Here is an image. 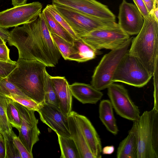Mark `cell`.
Returning <instances> with one entry per match:
<instances>
[{
	"mask_svg": "<svg viewBox=\"0 0 158 158\" xmlns=\"http://www.w3.org/2000/svg\"><path fill=\"white\" fill-rule=\"evenodd\" d=\"M8 43L17 49L18 59L37 61L47 67H55L61 56L42 13L34 21L13 29Z\"/></svg>",
	"mask_w": 158,
	"mask_h": 158,
	"instance_id": "cell-1",
	"label": "cell"
},
{
	"mask_svg": "<svg viewBox=\"0 0 158 158\" xmlns=\"http://www.w3.org/2000/svg\"><path fill=\"white\" fill-rule=\"evenodd\" d=\"M17 66L7 77L25 95L44 103V73L47 67L39 61L18 59Z\"/></svg>",
	"mask_w": 158,
	"mask_h": 158,
	"instance_id": "cell-2",
	"label": "cell"
},
{
	"mask_svg": "<svg viewBox=\"0 0 158 158\" xmlns=\"http://www.w3.org/2000/svg\"><path fill=\"white\" fill-rule=\"evenodd\" d=\"M158 22L150 14L144 18L142 29L132 38L129 53L153 74L158 64Z\"/></svg>",
	"mask_w": 158,
	"mask_h": 158,
	"instance_id": "cell-3",
	"label": "cell"
},
{
	"mask_svg": "<svg viewBox=\"0 0 158 158\" xmlns=\"http://www.w3.org/2000/svg\"><path fill=\"white\" fill-rule=\"evenodd\" d=\"M137 158H158V111H145L137 121Z\"/></svg>",
	"mask_w": 158,
	"mask_h": 158,
	"instance_id": "cell-4",
	"label": "cell"
},
{
	"mask_svg": "<svg viewBox=\"0 0 158 158\" xmlns=\"http://www.w3.org/2000/svg\"><path fill=\"white\" fill-rule=\"evenodd\" d=\"M133 37L122 45L111 50L102 58L95 68L92 77L91 85L101 91L113 83L114 74L122 60L128 52Z\"/></svg>",
	"mask_w": 158,
	"mask_h": 158,
	"instance_id": "cell-5",
	"label": "cell"
},
{
	"mask_svg": "<svg viewBox=\"0 0 158 158\" xmlns=\"http://www.w3.org/2000/svg\"><path fill=\"white\" fill-rule=\"evenodd\" d=\"M52 4L79 37L93 30L117 23L115 21L90 16L55 2H52Z\"/></svg>",
	"mask_w": 158,
	"mask_h": 158,
	"instance_id": "cell-6",
	"label": "cell"
},
{
	"mask_svg": "<svg viewBox=\"0 0 158 158\" xmlns=\"http://www.w3.org/2000/svg\"><path fill=\"white\" fill-rule=\"evenodd\" d=\"M79 38L96 50L105 49L111 50L119 47L130 37L116 23L93 30Z\"/></svg>",
	"mask_w": 158,
	"mask_h": 158,
	"instance_id": "cell-7",
	"label": "cell"
},
{
	"mask_svg": "<svg viewBox=\"0 0 158 158\" xmlns=\"http://www.w3.org/2000/svg\"><path fill=\"white\" fill-rule=\"evenodd\" d=\"M152 77L153 74L128 52L116 69L113 82H120L141 88L146 85Z\"/></svg>",
	"mask_w": 158,
	"mask_h": 158,
	"instance_id": "cell-8",
	"label": "cell"
},
{
	"mask_svg": "<svg viewBox=\"0 0 158 158\" xmlns=\"http://www.w3.org/2000/svg\"><path fill=\"white\" fill-rule=\"evenodd\" d=\"M42 8L40 2H35L0 12V27L6 29L34 21L41 13Z\"/></svg>",
	"mask_w": 158,
	"mask_h": 158,
	"instance_id": "cell-9",
	"label": "cell"
},
{
	"mask_svg": "<svg viewBox=\"0 0 158 158\" xmlns=\"http://www.w3.org/2000/svg\"><path fill=\"white\" fill-rule=\"evenodd\" d=\"M107 89V95L117 114L133 122L137 120L140 116L139 110L131 99L127 89L114 82Z\"/></svg>",
	"mask_w": 158,
	"mask_h": 158,
	"instance_id": "cell-10",
	"label": "cell"
},
{
	"mask_svg": "<svg viewBox=\"0 0 158 158\" xmlns=\"http://www.w3.org/2000/svg\"><path fill=\"white\" fill-rule=\"evenodd\" d=\"M14 102L19 112L21 120L18 137L29 152L33 154V147L39 141L40 134L37 126L38 120L35 116V111L28 110L19 103Z\"/></svg>",
	"mask_w": 158,
	"mask_h": 158,
	"instance_id": "cell-11",
	"label": "cell"
},
{
	"mask_svg": "<svg viewBox=\"0 0 158 158\" xmlns=\"http://www.w3.org/2000/svg\"><path fill=\"white\" fill-rule=\"evenodd\" d=\"M40 119L56 134L71 137L68 116L63 113L59 107L44 103L38 112Z\"/></svg>",
	"mask_w": 158,
	"mask_h": 158,
	"instance_id": "cell-12",
	"label": "cell"
},
{
	"mask_svg": "<svg viewBox=\"0 0 158 158\" xmlns=\"http://www.w3.org/2000/svg\"><path fill=\"white\" fill-rule=\"evenodd\" d=\"M118 18V24L129 35H137L144 23V18L135 5L126 0L119 6Z\"/></svg>",
	"mask_w": 158,
	"mask_h": 158,
	"instance_id": "cell-13",
	"label": "cell"
},
{
	"mask_svg": "<svg viewBox=\"0 0 158 158\" xmlns=\"http://www.w3.org/2000/svg\"><path fill=\"white\" fill-rule=\"evenodd\" d=\"M52 2L90 16L115 21V15L107 6L96 0H52Z\"/></svg>",
	"mask_w": 158,
	"mask_h": 158,
	"instance_id": "cell-14",
	"label": "cell"
},
{
	"mask_svg": "<svg viewBox=\"0 0 158 158\" xmlns=\"http://www.w3.org/2000/svg\"><path fill=\"white\" fill-rule=\"evenodd\" d=\"M74 115L92 154L95 158L102 157V146L100 139L90 120L85 116L74 111Z\"/></svg>",
	"mask_w": 158,
	"mask_h": 158,
	"instance_id": "cell-15",
	"label": "cell"
},
{
	"mask_svg": "<svg viewBox=\"0 0 158 158\" xmlns=\"http://www.w3.org/2000/svg\"><path fill=\"white\" fill-rule=\"evenodd\" d=\"M50 78L58 99L61 111L68 116L72 111V95L69 85L64 77L52 76Z\"/></svg>",
	"mask_w": 158,
	"mask_h": 158,
	"instance_id": "cell-16",
	"label": "cell"
},
{
	"mask_svg": "<svg viewBox=\"0 0 158 158\" xmlns=\"http://www.w3.org/2000/svg\"><path fill=\"white\" fill-rule=\"evenodd\" d=\"M71 138L74 141L79 152L80 158H95L89 147L86 139L72 111L68 116Z\"/></svg>",
	"mask_w": 158,
	"mask_h": 158,
	"instance_id": "cell-17",
	"label": "cell"
},
{
	"mask_svg": "<svg viewBox=\"0 0 158 158\" xmlns=\"http://www.w3.org/2000/svg\"><path fill=\"white\" fill-rule=\"evenodd\" d=\"M69 87L72 96L83 104H96L103 95L100 91L89 84L75 82Z\"/></svg>",
	"mask_w": 158,
	"mask_h": 158,
	"instance_id": "cell-18",
	"label": "cell"
},
{
	"mask_svg": "<svg viewBox=\"0 0 158 158\" xmlns=\"http://www.w3.org/2000/svg\"><path fill=\"white\" fill-rule=\"evenodd\" d=\"M138 143L135 121L127 136L119 143L117 148V158H137Z\"/></svg>",
	"mask_w": 158,
	"mask_h": 158,
	"instance_id": "cell-19",
	"label": "cell"
},
{
	"mask_svg": "<svg viewBox=\"0 0 158 158\" xmlns=\"http://www.w3.org/2000/svg\"><path fill=\"white\" fill-rule=\"evenodd\" d=\"M113 109L109 100H102L99 105V117L107 129L113 135H116L118 130L114 114Z\"/></svg>",
	"mask_w": 158,
	"mask_h": 158,
	"instance_id": "cell-20",
	"label": "cell"
},
{
	"mask_svg": "<svg viewBox=\"0 0 158 158\" xmlns=\"http://www.w3.org/2000/svg\"><path fill=\"white\" fill-rule=\"evenodd\" d=\"M73 44L77 52L71 60L83 62L95 58L98 55L102 53L99 50H96L84 42L80 38L74 39Z\"/></svg>",
	"mask_w": 158,
	"mask_h": 158,
	"instance_id": "cell-21",
	"label": "cell"
},
{
	"mask_svg": "<svg viewBox=\"0 0 158 158\" xmlns=\"http://www.w3.org/2000/svg\"><path fill=\"white\" fill-rule=\"evenodd\" d=\"M8 98L0 95V134L3 139H10L15 134L6 113Z\"/></svg>",
	"mask_w": 158,
	"mask_h": 158,
	"instance_id": "cell-22",
	"label": "cell"
},
{
	"mask_svg": "<svg viewBox=\"0 0 158 158\" xmlns=\"http://www.w3.org/2000/svg\"><path fill=\"white\" fill-rule=\"evenodd\" d=\"M42 13L50 32L54 34L68 42L73 44L74 39L54 18L45 8L43 9Z\"/></svg>",
	"mask_w": 158,
	"mask_h": 158,
	"instance_id": "cell-23",
	"label": "cell"
},
{
	"mask_svg": "<svg viewBox=\"0 0 158 158\" xmlns=\"http://www.w3.org/2000/svg\"><path fill=\"white\" fill-rule=\"evenodd\" d=\"M61 151V158H80L76 145L71 137H65L56 134Z\"/></svg>",
	"mask_w": 158,
	"mask_h": 158,
	"instance_id": "cell-24",
	"label": "cell"
},
{
	"mask_svg": "<svg viewBox=\"0 0 158 158\" xmlns=\"http://www.w3.org/2000/svg\"><path fill=\"white\" fill-rule=\"evenodd\" d=\"M52 38L65 60H71L77 52L73 44L66 41L60 36L50 32Z\"/></svg>",
	"mask_w": 158,
	"mask_h": 158,
	"instance_id": "cell-25",
	"label": "cell"
},
{
	"mask_svg": "<svg viewBox=\"0 0 158 158\" xmlns=\"http://www.w3.org/2000/svg\"><path fill=\"white\" fill-rule=\"evenodd\" d=\"M51 76L46 69L44 73V101L45 104L59 107V104L56 94L53 86Z\"/></svg>",
	"mask_w": 158,
	"mask_h": 158,
	"instance_id": "cell-26",
	"label": "cell"
},
{
	"mask_svg": "<svg viewBox=\"0 0 158 158\" xmlns=\"http://www.w3.org/2000/svg\"><path fill=\"white\" fill-rule=\"evenodd\" d=\"M5 97L10 98L13 101L24 106L28 110L38 112L43 103H40L34 100L27 98L10 94Z\"/></svg>",
	"mask_w": 158,
	"mask_h": 158,
	"instance_id": "cell-27",
	"label": "cell"
},
{
	"mask_svg": "<svg viewBox=\"0 0 158 158\" xmlns=\"http://www.w3.org/2000/svg\"><path fill=\"white\" fill-rule=\"evenodd\" d=\"M6 113L12 127L16 128L19 131L21 126V120L19 114L15 106L14 101L9 98H8Z\"/></svg>",
	"mask_w": 158,
	"mask_h": 158,
	"instance_id": "cell-28",
	"label": "cell"
},
{
	"mask_svg": "<svg viewBox=\"0 0 158 158\" xmlns=\"http://www.w3.org/2000/svg\"><path fill=\"white\" fill-rule=\"evenodd\" d=\"M45 8L51 14L54 18L72 35L74 39H77L79 38L67 21L59 14L53 4L47 5Z\"/></svg>",
	"mask_w": 158,
	"mask_h": 158,
	"instance_id": "cell-29",
	"label": "cell"
},
{
	"mask_svg": "<svg viewBox=\"0 0 158 158\" xmlns=\"http://www.w3.org/2000/svg\"><path fill=\"white\" fill-rule=\"evenodd\" d=\"M0 87L4 96L12 94L23 97L29 98L15 85L10 81L7 77L0 79Z\"/></svg>",
	"mask_w": 158,
	"mask_h": 158,
	"instance_id": "cell-30",
	"label": "cell"
},
{
	"mask_svg": "<svg viewBox=\"0 0 158 158\" xmlns=\"http://www.w3.org/2000/svg\"><path fill=\"white\" fill-rule=\"evenodd\" d=\"M5 150V158H21L12 139H3Z\"/></svg>",
	"mask_w": 158,
	"mask_h": 158,
	"instance_id": "cell-31",
	"label": "cell"
},
{
	"mask_svg": "<svg viewBox=\"0 0 158 158\" xmlns=\"http://www.w3.org/2000/svg\"><path fill=\"white\" fill-rule=\"evenodd\" d=\"M14 143L17 148L21 158H32L33 155L26 148L21 140L15 134L12 137Z\"/></svg>",
	"mask_w": 158,
	"mask_h": 158,
	"instance_id": "cell-32",
	"label": "cell"
},
{
	"mask_svg": "<svg viewBox=\"0 0 158 158\" xmlns=\"http://www.w3.org/2000/svg\"><path fill=\"white\" fill-rule=\"evenodd\" d=\"M17 66V62L13 64L0 61V77H7Z\"/></svg>",
	"mask_w": 158,
	"mask_h": 158,
	"instance_id": "cell-33",
	"label": "cell"
},
{
	"mask_svg": "<svg viewBox=\"0 0 158 158\" xmlns=\"http://www.w3.org/2000/svg\"><path fill=\"white\" fill-rule=\"evenodd\" d=\"M154 90L153 97L154 105L153 108L158 111V64L155 67L153 74Z\"/></svg>",
	"mask_w": 158,
	"mask_h": 158,
	"instance_id": "cell-34",
	"label": "cell"
},
{
	"mask_svg": "<svg viewBox=\"0 0 158 158\" xmlns=\"http://www.w3.org/2000/svg\"><path fill=\"white\" fill-rule=\"evenodd\" d=\"M6 43L0 44V61L15 64L16 61L11 60L10 57V49L6 46Z\"/></svg>",
	"mask_w": 158,
	"mask_h": 158,
	"instance_id": "cell-35",
	"label": "cell"
},
{
	"mask_svg": "<svg viewBox=\"0 0 158 158\" xmlns=\"http://www.w3.org/2000/svg\"><path fill=\"white\" fill-rule=\"evenodd\" d=\"M141 14L144 18L148 16L150 13L143 0H133Z\"/></svg>",
	"mask_w": 158,
	"mask_h": 158,
	"instance_id": "cell-36",
	"label": "cell"
},
{
	"mask_svg": "<svg viewBox=\"0 0 158 158\" xmlns=\"http://www.w3.org/2000/svg\"><path fill=\"white\" fill-rule=\"evenodd\" d=\"M0 37L6 42L9 40L10 37V31L0 27Z\"/></svg>",
	"mask_w": 158,
	"mask_h": 158,
	"instance_id": "cell-37",
	"label": "cell"
},
{
	"mask_svg": "<svg viewBox=\"0 0 158 158\" xmlns=\"http://www.w3.org/2000/svg\"><path fill=\"white\" fill-rule=\"evenodd\" d=\"M158 0H155L153 8L150 13L154 18L158 22Z\"/></svg>",
	"mask_w": 158,
	"mask_h": 158,
	"instance_id": "cell-38",
	"label": "cell"
},
{
	"mask_svg": "<svg viewBox=\"0 0 158 158\" xmlns=\"http://www.w3.org/2000/svg\"><path fill=\"white\" fill-rule=\"evenodd\" d=\"M114 150L113 146H108L105 147L102 149V153L104 154H111Z\"/></svg>",
	"mask_w": 158,
	"mask_h": 158,
	"instance_id": "cell-39",
	"label": "cell"
},
{
	"mask_svg": "<svg viewBox=\"0 0 158 158\" xmlns=\"http://www.w3.org/2000/svg\"><path fill=\"white\" fill-rule=\"evenodd\" d=\"M5 150L3 138L0 139V158H5Z\"/></svg>",
	"mask_w": 158,
	"mask_h": 158,
	"instance_id": "cell-40",
	"label": "cell"
},
{
	"mask_svg": "<svg viewBox=\"0 0 158 158\" xmlns=\"http://www.w3.org/2000/svg\"><path fill=\"white\" fill-rule=\"evenodd\" d=\"M149 13L151 11L155 0H143Z\"/></svg>",
	"mask_w": 158,
	"mask_h": 158,
	"instance_id": "cell-41",
	"label": "cell"
},
{
	"mask_svg": "<svg viewBox=\"0 0 158 158\" xmlns=\"http://www.w3.org/2000/svg\"><path fill=\"white\" fill-rule=\"evenodd\" d=\"M27 0H12L13 6H16L26 4Z\"/></svg>",
	"mask_w": 158,
	"mask_h": 158,
	"instance_id": "cell-42",
	"label": "cell"
},
{
	"mask_svg": "<svg viewBox=\"0 0 158 158\" xmlns=\"http://www.w3.org/2000/svg\"><path fill=\"white\" fill-rule=\"evenodd\" d=\"M5 42H6L4 40L0 37V44H2Z\"/></svg>",
	"mask_w": 158,
	"mask_h": 158,
	"instance_id": "cell-43",
	"label": "cell"
},
{
	"mask_svg": "<svg viewBox=\"0 0 158 158\" xmlns=\"http://www.w3.org/2000/svg\"><path fill=\"white\" fill-rule=\"evenodd\" d=\"M1 78H2L0 77V79ZM0 95H2V96H4V95L3 94V92H2L1 89L0 88Z\"/></svg>",
	"mask_w": 158,
	"mask_h": 158,
	"instance_id": "cell-44",
	"label": "cell"
},
{
	"mask_svg": "<svg viewBox=\"0 0 158 158\" xmlns=\"http://www.w3.org/2000/svg\"><path fill=\"white\" fill-rule=\"evenodd\" d=\"M2 138H3L2 136L0 134V139Z\"/></svg>",
	"mask_w": 158,
	"mask_h": 158,
	"instance_id": "cell-45",
	"label": "cell"
}]
</instances>
